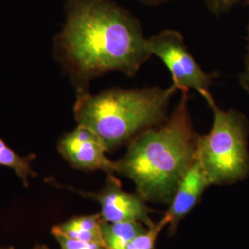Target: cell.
<instances>
[{
    "label": "cell",
    "mask_w": 249,
    "mask_h": 249,
    "mask_svg": "<svg viewBox=\"0 0 249 249\" xmlns=\"http://www.w3.org/2000/svg\"><path fill=\"white\" fill-rule=\"evenodd\" d=\"M53 56L80 94L109 72L132 78L152 53L141 21L115 1L67 0Z\"/></svg>",
    "instance_id": "6da1fadb"
},
{
    "label": "cell",
    "mask_w": 249,
    "mask_h": 249,
    "mask_svg": "<svg viewBox=\"0 0 249 249\" xmlns=\"http://www.w3.org/2000/svg\"><path fill=\"white\" fill-rule=\"evenodd\" d=\"M163 124L137 136L116 160V173L129 178L145 201L171 202L195 160L199 135L188 109V90Z\"/></svg>",
    "instance_id": "7a4b0ae2"
},
{
    "label": "cell",
    "mask_w": 249,
    "mask_h": 249,
    "mask_svg": "<svg viewBox=\"0 0 249 249\" xmlns=\"http://www.w3.org/2000/svg\"><path fill=\"white\" fill-rule=\"evenodd\" d=\"M177 90L172 84L168 88L114 87L97 94L89 91L76 94L74 117L78 125L96 134L111 152L144 131L163 124Z\"/></svg>",
    "instance_id": "3957f363"
},
{
    "label": "cell",
    "mask_w": 249,
    "mask_h": 249,
    "mask_svg": "<svg viewBox=\"0 0 249 249\" xmlns=\"http://www.w3.org/2000/svg\"><path fill=\"white\" fill-rule=\"evenodd\" d=\"M213 113L210 132L199 136L197 155L212 185H228L249 175V121L235 109L223 110L213 97L207 101Z\"/></svg>",
    "instance_id": "277c9868"
},
{
    "label": "cell",
    "mask_w": 249,
    "mask_h": 249,
    "mask_svg": "<svg viewBox=\"0 0 249 249\" xmlns=\"http://www.w3.org/2000/svg\"><path fill=\"white\" fill-rule=\"evenodd\" d=\"M148 44L152 55L159 57L169 71L172 84L177 89L180 91L194 89L206 102L213 98L210 88L218 73L205 71L189 52L181 33L163 30L148 38Z\"/></svg>",
    "instance_id": "5b68a950"
},
{
    "label": "cell",
    "mask_w": 249,
    "mask_h": 249,
    "mask_svg": "<svg viewBox=\"0 0 249 249\" xmlns=\"http://www.w3.org/2000/svg\"><path fill=\"white\" fill-rule=\"evenodd\" d=\"M57 150L73 168L101 170L107 175L116 173V162L107 157L105 144L96 134L84 126L78 125L74 130L64 134L57 144Z\"/></svg>",
    "instance_id": "8992f818"
},
{
    "label": "cell",
    "mask_w": 249,
    "mask_h": 249,
    "mask_svg": "<svg viewBox=\"0 0 249 249\" xmlns=\"http://www.w3.org/2000/svg\"><path fill=\"white\" fill-rule=\"evenodd\" d=\"M106 186L97 193L78 191L83 196L97 200L101 205V215L107 223L138 222L148 228L154 225L149 215L145 200L139 194L125 192L114 175H107Z\"/></svg>",
    "instance_id": "52a82bcc"
},
{
    "label": "cell",
    "mask_w": 249,
    "mask_h": 249,
    "mask_svg": "<svg viewBox=\"0 0 249 249\" xmlns=\"http://www.w3.org/2000/svg\"><path fill=\"white\" fill-rule=\"evenodd\" d=\"M212 186L196 151V158L181 179L171 200L166 215L169 218V232H174L179 223L196 206L207 187Z\"/></svg>",
    "instance_id": "ba28073f"
},
{
    "label": "cell",
    "mask_w": 249,
    "mask_h": 249,
    "mask_svg": "<svg viewBox=\"0 0 249 249\" xmlns=\"http://www.w3.org/2000/svg\"><path fill=\"white\" fill-rule=\"evenodd\" d=\"M103 221L101 213L75 217L66 223L53 226L51 231L53 236L61 235L71 239L105 246L101 229Z\"/></svg>",
    "instance_id": "9c48e42d"
},
{
    "label": "cell",
    "mask_w": 249,
    "mask_h": 249,
    "mask_svg": "<svg viewBox=\"0 0 249 249\" xmlns=\"http://www.w3.org/2000/svg\"><path fill=\"white\" fill-rule=\"evenodd\" d=\"M148 227L138 222L107 223L103 221L101 229L107 249H126L135 237L147 231Z\"/></svg>",
    "instance_id": "30bf717a"
},
{
    "label": "cell",
    "mask_w": 249,
    "mask_h": 249,
    "mask_svg": "<svg viewBox=\"0 0 249 249\" xmlns=\"http://www.w3.org/2000/svg\"><path fill=\"white\" fill-rule=\"evenodd\" d=\"M36 159L35 154L22 157L0 140V165L13 170L23 185L29 187V178L36 177V174L32 169V162Z\"/></svg>",
    "instance_id": "8fae6325"
},
{
    "label": "cell",
    "mask_w": 249,
    "mask_h": 249,
    "mask_svg": "<svg viewBox=\"0 0 249 249\" xmlns=\"http://www.w3.org/2000/svg\"><path fill=\"white\" fill-rule=\"evenodd\" d=\"M169 225V218L165 214L158 223H154L148 230L135 237L126 249H154L161 230Z\"/></svg>",
    "instance_id": "7c38bea8"
},
{
    "label": "cell",
    "mask_w": 249,
    "mask_h": 249,
    "mask_svg": "<svg viewBox=\"0 0 249 249\" xmlns=\"http://www.w3.org/2000/svg\"><path fill=\"white\" fill-rule=\"evenodd\" d=\"M205 6L208 10L215 15H222L230 11L234 6L249 0H204Z\"/></svg>",
    "instance_id": "4fadbf2b"
},
{
    "label": "cell",
    "mask_w": 249,
    "mask_h": 249,
    "mask_svg": "<svg viewBox=\"0 0 249 249\" xmlns=\"http://www.w3.org/2000/svg\"><path fill=\"white\" fill-rule=\"evenodd\" d=\"M54 237L59 243L61 249H107L105 246L97 243L75 240L61 235H57Z\"/></svg>",
    "instance_id": "5bb4252c"
},
{
    "label": "cell",
    "mask_w": 249,
    "mask_h": 249,
    "mask_svg": "<svg viewBox=\"0 0 249 249\" xmlns=\"http://www.w3.org/2000/svg\"><path fill=\"white\" fill-rule=\"evenodd\" d=\"M248 36H247V53L245 58V69L239 75V83L241 87L249 95V22L248 24Z\"/></svg>",
    "instance_id": "9a60e30c"
},
{
    "label": "cell",
    "mask_w": 249,
    "mask_h": 249,
    "mask_svg": "<svg viewBox=\"0 0 249 249\" xmlns=\"http://www.w3.org/2000/svg\"><path fill=\"white\" fill-rule=\"evenodd\" d=\"M135 1L139 2L140 4L148 6V7H156V6L168 3V2L174 1V0H135Z\"/></svg>",
    "instance_id": "2e32d148"
},
{
    "label": "cell",
    "mask_w": 249,
    "mask_h": 249,
    "mask_svg": "<svg viewBox=\"0 0 249 249\" xmlns=\"http://www.w3.org/2000/svg\"><path fill=\"white\" fill-rule=\"evenodd\" d=\"M34 249H49L45 245H38V246H36V248Z\"/></svg>",
    "instance_id": "e0dca14e"
},
{
    "label": "cell",
    "mask_w": 249,
    "mask_h": 249,
    "mask_svg": "<svg viewBox=\"0 0 249 249\" xmlns=\"http://www.w3.org/2000/svg\"><path fill=\"white\" fill-rule=\"evenodd\" d=\"M0 249H14L13 248H1Z\"/></svg>",
    "instance_id": "ac0fdd59"
}]
</instances>
